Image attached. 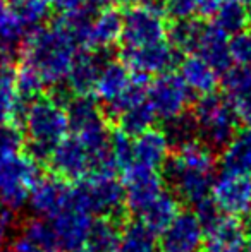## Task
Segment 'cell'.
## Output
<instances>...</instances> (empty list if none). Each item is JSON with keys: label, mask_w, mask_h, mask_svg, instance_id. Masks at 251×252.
Returning a JSON list of instances; mask_svg holds the SVG:
<instances>
[{"label": "cell", "mask_w": 251, "mask_h": 252, "mask_svg": "<svg viewBox=\"0 0 251 252\" xmlns=\"http://www.w3.org/2000/svg\"><path fill=\"white\" fill-rule=\"evenodd\" d=\"M169 28L162 9L155 3H140L129 7L122 16V48H138L158 43L167 38Z\"/></svg>", "instance_id": "cell-7"}, {"label": "cell", "mask_w": 251, "mask_h": 252, "mask_svg": "<svg viewBox=\"0 0 251 252\" xmlns=\"http://www.w3.org/2000/svg\"><path fill=\"white\" fill-rule=\"evenodd\" d=\"M10 2L16 10L17 19L21 21L28 34H33L36 30L43 28V23L50 14V5L47 0H10Z\"/></svg>", "instance_id": "cell-32"}, {"label": "cell", "mask_w": 251, "mask_h": 252, "mask_svg": "<svg viewBox=\"0 0 251 252\" xmlns=\"http://www.w3.org/2000/svg\"><path fill=\"white\" fill-rule=\"evenodd\" d=\"M17 67L12 60L0 59V90H16Z\"/></svg>", "instance_id": "cell-37"}, {"label": "cell", "mask_w": 251, "mask_h": 252, "mask_svg": "<svg viewBox=\"0 0 251 252\" xmlns=\"http://www.w3.org/2000/svg\"><path fill=\"white\" fill-rule=\"evenodd\" d=\"M220 166L224 173L251 175V129L238 130L220 150Z\"/></svg>", "instance_id": "cell-24"}, {"label": "cell", "mask_w": 251, "mask_h": 252, "mask_svg": "<svg viewBox=\"0 0 251 252\" xmlns=\"http://www.w3.org/2000/svg\"><path fill=\"white\" fill-rule=\"evenodd\" d=\"M47 3L50 5V9H55L62 14L77 9L79 5H83L84 0H47Z\"/></svg>", "instance_id": "cell-40"}, {"label": "cell", "mask_w": 251, "mask_h": 252, "mask_svg": "<svg viewBox=\"0 0 251 252\" xmlns=\"http://www.w3.org/2000/svg\"><path fill=\"white\" fill-rule=\"evenodd\" d=\"M232 62L239 67H251V31L245 30L232 34L229 40Z\"/></svg>", "instance_id": "cell-35"}, {"label": "cell", "mask_w": 251, "mask_h": 252, "mask_svg": "<svg viewBox=\"0 0 251 252\" xmlns=\"http://www.w3.org/2000/svg\"><path fill=\"white\" fill-rule=\"evenodd\" d=\"M12 228H14V211L2 204L0 206V251L5 246Z\"/></svg>", "instance_id": "cell-38"}, {"label": "cell", "mask_w": 251, "mask_h": 252, "mask_svg": "<svg viewBox=\"0 0 251 252\" xmlns=\"http://www.w3.org/2000/svg\"><path fill=\"white\" fill-rule=\"evenodd\" d=\"M84 247L90 252H119V247H121V228L117 225V220H95Z\"/></svg>", "instance_id": "cell-29"}, {"label": "cell", "mask_w": 251, "mask_h": 252, "mask_svg": "<svg viewBox=\"0 0 251 252\" xmlns=\"http://www.w3.org/2000/svg\"><path fill=\"white\" fill-rule=\"evenodd\" d=\"M205 30V23L194 19H182V21H174L171 28H169V40L171 45L179 52L186 53H196L198 47H200L201 34Z\"/></svg>", "instance_id": "cell-30"}, {"label": "cell", "mask_w": 251, "mask_h": 252, "mask_svg": "<svg viewBox=\"0 0 251 252\" xmlns=\"http://www.w3.org/2000/svg\"><path fill=\"white\" fill-rule=\"evenodd\" d=\"M24 130V153L36 159L40 165H47L50 155L71 130L66 106L55 101L50 94H40L28 105Z\"/></svg>", "instance_id": "cell-3"}, {"label": "cell", "mask_w": 251, "mask_h": 252, "mask_svg": "<svg viewBox=\"0 0 251 252\" xmlns=\"http://www.w3.org/2000/svg\"><path fill=\"white\" fill-rule=\"evenodd\" d=\"M179 211H181V199L174 192H171V190H164L157 199L150 202L138 216L153 232L162 233L171 225L172 220L179 215Z\"/></svg>", "instance_id": "cell-25"}, {"label": "cell", "mask_w": 251, "mask_h": 252, "mask_svg": "<svg viewBox=\"0 0 251 252\" xmlns=\"http://www.w3.org/2000/svg\"><path fill=\"white\" fill-rule=\"evenodd\" d=\"M121 60L141 76H160L171 72L172 67L178 63V53L171 41H158V43L144 45L138 48H122Z\"/></svg>", "instance_id": "cell-14"}, {"label": "cell", "mask_w": 251, "mask_h": 252, "mask_svg": "<svg viewBox=\"0 0 251 252\" xmlns=\"http://www.w3.org/2000/svg\"><path fill=\"white\" fill-rule=\"evenodd\" d=\"M248 233L245 223L231 215H218L205 225L203 252H245Z\"/></svg>", "instance_id": "cell-15"}, {"label": "cell", "mask_w": 251, "mask_h": 252, "mask_svg": "<svg viewBox=\"0 0 251 252\" xmlns=\"http://www.w3.org/2000/svg\"><path fill=\"white\" fill-rule=\"evenodd\" d=\"M110 158L114 161L115 168H121L124 172L134 163L133 159V137L121 130H114L110 137Z\"/></svg>", "instance_id": "cell-33"}, {"label": "cell", "mask_w": 251, "mask_h": 252, "mask_svg": "<svg viewBox=\"0 0 251 252\" xmlns=\"http://www.w3.org/2000/svg\"><path fill=\"white\" fill-rule=\"evenodd\" d=\"M250 21V9L243 0H222L220 9L214 17V23L227 34L245 31Z\"/></svg>", "instance_id": "cell-31"}, {"label": "cell", "mask_w": 251, "mask_h": 252, "mask_svg": "<svg viewBox=\"0 0 251 252\" xmlns=\"http://www.w3.org/2000/svg\"><path fill=\"white\" fill-rule=\"evenodd\" d=\"M77 45L69 33L54 23L43 26L24 41L21 62L30 65L48 86H59L67 79L77 55Z\"/></svg>", "instance_id": "cell-2"}, {"label": "cell", "mask_w": 251, "mask_h": 252, "mask_svg": "<svg viewBox=\"0 0 251 252\" xmlns=\"http://www.w3.org/2000/svg\"><path fill=\"white\" fill-rule=\"evenodd\" d=\"M69 182L59 179L55 175L41 177L30 194L31 209L36 213L40 218L52 220L59 211L67 204L71 197Z\"/></svg>", "instance_id": "cell-17"}, {"label": "cell", "mask_w": 251, "mask_h": 252, "mask_svg": "<svg viewBox=\"0 0 251 252\" xmlns=\"http://www.w3.org/2000/svg\"><path fill=\"white\" fill-rule=\"evenodd\" d=\"M93 221V215L84 206L76 186L71 189L67 204L50 220L64 252H72L86 246Z\"/></svg>", "instance_id": "cell-8"}, {"label": "cell", "mask_w": 251, "mask_h": 252, "mask_svg": "<svg viewBox=\"0 0 251 252\" xmlns=\"http://www.w3.org/2000/svg\"><path fill=\"white\" fill-rule=\"evenodd\" d=\"M210 196L224 215L251 216V175L222 173L215 179Z\"/></svg>", "instance_id": "cell-13"}, {"label": "cell", "mask_w": 251, "mask_h": 252, "mask_svg": "<svg viewBox=\"0 0 251 252\" xmlns=\"http://www.w3.org/2000/svg\"><path fill=\"white\" fill-rule=\"evenodd\" d=\"M131 79L133 74L122 60H107L100 70L93 94L108 108L126 93Z\"/></svg>", "instance_id": "cell-21"}, {"label": "cell", "mask_w": 251, "mask_h": 252, "mask_svg": "<svg viewBox=\"0 0 251 252\" xmlns=\"http://www.w3.org/2000/svg\"><path fill=\"white\" fill-rule=\"evenodd\" d=\"M10 252H62V246L52 223L43 218H31L19 226Z\"/></svg>", "instance_id": "cell-16"}, {"label": "cell", "mask_w": 251, "mask_h": 252, "mask_svg": "<svg viewBox=\"0 0 251 252\" xmlns=\"http://www.w3.org/2000/svg\"><path fill=\"white\" fill-rule=\"evenodd\" d=\"M198 5H200V0H164L162 10L171 19L182 21L194 17V14H198Z\"/></svg>", "instance_id": "cell-36"}, {"label": "cell", "mask_w": 251, "mask_h": 252, "mask_svg": "<svg viewBox=\"0 0 251 252\" xmlns=\"http://www.w3.org/2000/svg\"><path fill=\"white\" fill-rule=\"evenodd\" d=\"M76 187L84 206L98 218L119 220L127 209L122 180L112 170H95Z\"/></svg>", "instance_id": "cell-6"}, {"label": "cell", "mask_w": 251, "mask_h": 252, "mask_svg": "<svg viewBox=\"0 0 251 252\" xmlns=\"http://www.w3.org/2000/svg\"><path fill=\"white\" fill-rule=\"evenodd\" d=\"M47 165L52 175L69 184L81 182L95 170L93 156L76 136H67L50 155Z\"/></svg>", "instance_id": "cell-10"}, {"label": "cell", "mask_w": 251, "mask_h": 252, "mask_svg": "<svg viewBox=\"0 0 251 252\" xmlns=\"http://www.w3.org/2000/svg\"><path fill=\"white\" fill-rule=\"evenodd\" d=\"M26 146V134L17 124H5L0 127V156L17 155Z\"/></svg>", "instance_id": "cell-34"}, {"label": "cell", "mask_w": 251, "mask_h": 252, "mask_svg": "<svg viewBox=\"0 0 251 252\" xmlns=\"http://www.w3.org/2000/svg\"><path fill=\"white\" fill-rule=\"evenodd\" d=\"M158 237L140 218L126 221L121 228L119 252H157Z\"/></svg>", "instance_id": "cell-28"}, {"label": "cell", "mask_w": 251, "mask_h": 252, "mask_svg": "<svg viewBox=\"0 0 251 252\" xmlns=\"http://www.w3.org/2000/svg\"><path fill=\"white\" fill-rule=\"evenodd\" d=\"M164 168L172 192L181 201L196 206L210 197L215 182L217 156L215 150L201 139L193 137L179 144Z\"/></svg>", "instance_id": "cell-1"}, {"label": "cell", "mask_w": 251, "mask_h": 252, "mask_svg": "<svg viewBox=\"0 0 251 252\" xmlns=\"http://www.w3.org/2000/svg\"><path fill=\"white\" fill-rule=\"evenodd\" d=\"M155 119H157V115H155L151 105L148 103V98L126 106L124 110H121L115 115L117 130L127 134L129 137H136L140 134L146 132L148 129H151Z\"/></svg>", "instance_id": "cell-27"}, {"label": "cell", "mask_w": 251, "mask_h": 252, "mask_svg": "<svg viewBox=\"0 0 251 252\" xmlns=\"http://www.w3.org/2000/svg\"><path fill=\"white\" fill-rule=\"evenodd\" d=\"M164 175L157 168L133 163L122 172V186L126 194V208L140 215L150 202L164 192Z\"/></svg>", "instance_id": "cell-11"}, {"label": "cell", "mask_w": 251, "mask_h": 252, "mask_svg": "<svg viewBox=\"0 0 251 252\" xmlns=\"http://www.w3.org/2000/svg\"><path fill=\"white\" fill-rule=\"evenodd\" d=\"M245 252H251V233L248 235V242H246V251Z\"/></svg>", "instance_id": "cell-42"}, {"label": "cell", "mask_w": 251, "mask_h": 252, "mask_svg": "<svg viewBox=\"0 0 251 252\" xmlns=\"http://www.w3.org/2000/svg\"><path fill=\"white\" fill-rule=\"evenodd\" d=\"M222 77L225 98L234 106L239 120L251 129V69L236 65Z\"/></svg>", "instance_id": "cell-20"}, {"label": "cell", "mask_w": 251, "mask_h": 252, "mask_svg": "<svg viewBox=\"0 0 251 252\" xmlns=\"http://www.w3.org/2000/svg\"><path fill=\"white\" fill-rule=\"evenodd\" d=\"M179 76L193 93L203 94L215 93L220 74L198 53H191L179 63Z\"/></svg>", "instance_id": "cell-23"}, {"label": "cell", "mask_w": 251, "mask_h": 252, "mask_svg": "<svg viewBox=\"0 0 251 252\" xmlns=\"http://www.w3.org/2000/svg\"><path fill=\"white\" fill-rule=\"evenodd\" d=\"M122 33V16L119 10L105 7L95 16L91 26L90 50H107L108 47L121 40Z\"/></svg>", "instance_id": "cell-26"}, {"label": "cell", "mask_w": 251, "mask_h": 252, "mask_svg": "<svg viewBox=\"0 0 251 252\" xmlns=\"http://www.w3.org/2000/svg\"><path fill=\"white\" fill-rule=\"evenodd\" d=\"M146 98L157 119L167 124L186 115L191 105V90L179 74L165 72L150 81Z\"/></svg>", "instance_id": "cell-9"}, {"label": "cell", "mask_w": 251, "mask_h": 252, "mask_svg": "<svg viewBox=\"0 0 251 252\" xmlns=\"http://www.w3.org/2000/svg\"><path fill=\"white\" fill-rule=\"evenodd\" d=\"M191 115L196 126V134L212 150H222L238 132V113L231 101L218 93L200 96Z\"/></svg>", "instance_id": "cell-4"}, {"label": "cell", "mask_w": 251, "mask_h": 252, "mask_svg": "<svg viewBox=\"0 0 251 252\" xmlns=\"http://www.w3.org/2000/svg\"><path fill=\"white\" fill-rule=\"evenodd\" d=\"M41 177V165L26 153L0 156V202L12 211L21 209Z\"/></svg>", "instance_id": "cell-5"}, {"label": "cell", "mask_w": 251, "mask_h": 252, "mask_svg": "<svg viewBox=\"0 0 251 252\" xmlns=\"http://www.w3.org/2000/svg\"><path fill=\"white\" fill-rule=\"evenodd\" d=\"M229 34L217 26L215 23L205 24L203 34H201L198 55L203 57L220 76H224L232 67V57L229 50Z\"/></svg>", "instance_id": "cell-22"}, {"label": "cell", "mask_w": 251, "mask_h": 252, "mask_svg": "<svg viewBox=\"0 0 251 252\" xmlns=\"http://www.w3.org/2000/svg\"><path fill=\"white\" fill-rule=\"evenodd\" d=\"M158 2H164V0H150V3H155V5H158Z\"/></svg>", "instance_id": "cell-45"}, {"label": "cell", "mask_w": 251, "mask_h": 252, "mask_svg": "<svg viewBox=\"0 0 251 252\" xmlns=\"http://www.w3.org/2000/svg\"><path fill=\"white\" fill-rule=\"evenodd\" d=\"M205 225L196 211H179L172 223L160 233L162 252H200L203 249Z\"/></svg>", "instance_id": "cell-12"}, {"label": "cell", "mask_w": 251, "mask_h": 252, "mask_svg": "<svg viewBox=\"0 0 251 252\" xmlns=\"http://www.w3.org/2000/svg\"><path fill=\"white\" fill-rule=\"evenodd\" d=\"M243 2H245L246 5H248V9L251 10V0H243Z\"/></svg>", "instance_id": "cell-44"}, {"label": "cell", "mask_w": 251, "mask_h": 252, "mask_svg": "<svg viewBox=\"0 0 251 252\" xmlns=\"http://www.w3.org/2000/svg\"><path fill=\"white\" fill-rule=\"evenodd\" d=\"M222 5V0H200V5H198V16L208 19L212 17L214 19L215 14L218 12Z\"/></svg>", "instance_id": "cell-39"}, {"label": "cell", "mask_w": 251, "mask_h": 252, "mask_svg": "<svg viewBox=\"0 0 251 252\" xmlns=\"http://www.w3.org/2000/svg\"><path fill=\"white\" fill-rule=\"evenodd\" d=\"M108 2L117 7H134V5H140L143 0H108Z\"/></svg>", "instance_id": "cell-41"}, {"label": "cell", "mask_w": 251, "mask_h": 252, "mask_svg": "<svg viewBox=\"0 0 251 252\" xmlns=\"http://www.w3.org/2000/svg\"><path fill=\"white\" fill-rule=\"evenodd\" d=\"M171 139L160 129H148L146 132L133 137V159L148 168H164L171 158Z\"/></svg>", "instance_id": "cell-19"}, {"label": "cell", "mask_w": 251, "mask_h": 252, "mask_svg": "<svg viewBox=\"0 0 251 252\" xmlns=\"http://www.w3.org/2000/svg\"><path fill=\"white\" fill-rule=\"evenodd\" d=\"M105 50H79L67 76V88L76 96H88L95 91L102 67L110 59H104Z\"/></svg>", "instance_id": "cell-18"}, {"label": "cell", "mask_w": 251, "mask_h": 252, "mask_svg": "<svg viewBox=\"0 0 251 252\" xmlns=\"http://www.w3.org/2000/svg\"><path fill=\"white\" fill-rule=\"evenodd\" d=\"M72 252H90L86 249V247H81V249H77V251H72Z\"/></svg>", "instance_id": "cell-43"}]
</instances>
